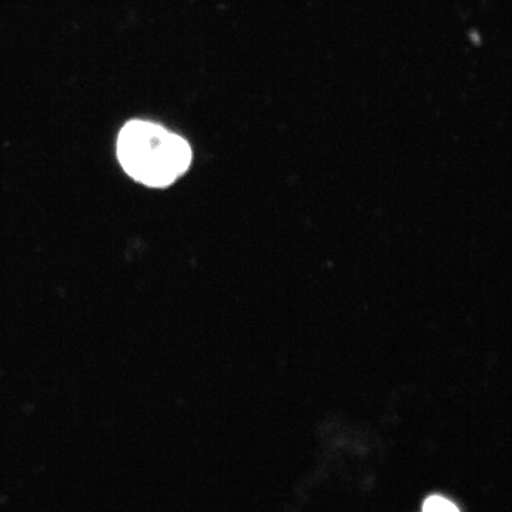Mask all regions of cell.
<instances>
[{
    "label": "cell",
    "instance_id": "cell-2",
    "mask_svg": "<svg viewBox=\"0 0 512 512\" xmlns=\"http://www.w3.org/2000/svg\"><path fill=\"white\" fill-rule=\"evenodd\" d=\"M422 512H460L448 499L440 496H431L426 499Z\"/></svg>",
    "mask_w": 512,
    "mask_h": 512
},
{
    "label": "cell",
    "instance_id": "cell-1",
    "mask_svg": "<svg viewBox=\"0 0 512 512\" xmlns=\"http://www.w3.org/2000/svg\"><path fill=\"white\" fill-rule=\"evenodd\" d=\"M191 149L182 137L164 127L134 120L125 125L118 138L121 166L137 182L164 188L189 169Z\"/></svg>",
    "mask_w": 512,
    "mask_h": 512
}]
</instances>
